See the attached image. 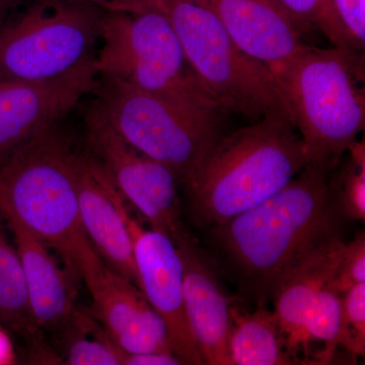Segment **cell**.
Wrapping results in <instances>:
<instances>
[{
	"label": "cell",
	"mask_w": 365,
	"mask_h": 365,
	"mask_svg": "<svg viewBox=\"0 0 365 365\" xmlns=\"http://www.w3.org/2000/svg\"><path fill=\"white\" fill-rule=\"evenodd\" d=\"M302 32L319 31L334 47L347 51L355 49L332 0H271ZM360 53V52H359Z\"/></svg>",
	"instance_id": "44dd1931"
},
{
	"label": "cell",
	"mask_w": 365,
	"mask_h": 365,
	"mask_svg": "<svg viewBox=\"0 0 365 365\" xmlns=\"http://www.w3.org/2000/svg\"><path fill=\"white\" fill-rule=\"evenodd\" d=\"M102 9L106 13H117V11H128L135 0H81Z\"/></svg>",
	"instance_id": "83f0119b"
},
{
	"label": "cell",
	"mask_w": 365,
	"mask_h": 365,
	"mask_svg": "<svg viewBox=\"0 0 365 365\" xmlns=\"http://www.w3.org/2000/svg\"><path fill=\"white\" fill-rule=\"evenodd\" d=\"M362 53L309 45L272 72L312 162L332 170L365 124Z\"/></svg>",
	"instance_id": "277c9868"
},
{
	"label": "cell",
	"mask_w": 365,
	"mask_h": 365,
	"mask_svg": "<svg viewBox=\"0 0 365 365\" xmlns=\"http://www.w3.org/2000/svg\"><path fill=\"white\" fill-rule=\"evenodd\" d=\"M62 122L25 144L0 167V212L39 237L74 277L83 279L104 262L81 225L71 136Z\"/></svg>",
	"instance_id": "3957f363"
},
{
	"label": "cell",
	"mask_w": 365,
	"mask_h": 365,
	"mask_svg": "<svg viewBox=\"0 0 365 365\" xmlns=\"http://www.w3.org/2000/svg\"><path fill=\"white\" fill-rule=\"evenodd\" d=\"M312 163L284 115L270 114L222 134L187 188L198 225L213 227L256 207Z\"/></svg>",
	"instance_id": "7a4b0ae2"
},
{
	"label": "cell",
	"mask_w": 365,
	"mask_h": 365,
	"mask_svg": "<svg viewBox=\"0 0 365 365\" xmlns=\"http://www.w3.org/2000/svg\"><path fill=\"white\" fill-rule=\"evenodd\" d=\"M355 49L364 53L365 0H332Z\"/></svg>",
	"instance_id": "484cf974"
},
{
	"label": "cell",
	"mask_w": 365,
	"mask_h": 365,
	"mask_svg": "<svg viewBox=\"0 0 365 365\" xmlns=\"http://www.w3.org/2000/svg\"><path fill=\"white\" fill-rule=\"evenodd\" d=\"M346 242L339 228L321 240L285 274L274 290L275 314L287 351L297 364L304 350V328L324 287L335 277Z\"/></svg>",
	"instance_id": "9a60e30c"
},
{
	"label": "cell",
	"mask_w": 365,
	"mask_h": 365,
	"mask_svg": "<svg viewBox=\"0 0 365 365\" xmlns=\"http://www.w3.org/2000/svg\"><path fill=\"white\" fill-rule=\"evenodd\" d=\"M346 160L329 180L338 212L346 220L365 222V143L354 141L346 151Z\"/></svg>",
	"instance_id": "ffe728a7"
},
{
	"label": "cell",
	"mask_w": 365,
	"mask_h": 365,
	"mask_svg": "<svg viewBox=\"0 0 365 365\" xmlns=\"http://www.w3.org/2000/svg\"><path fill=\"white\" fill-rule=\"evenodd\" d=\"M122 213L133 247L139 289L163 319L173 352L186 364H203L187 319L184 265L179 248L169 235L146 230L126 208Z\"/></svg>",
	"instance_id": "8fae6325"
},
{
	"label": "cell",
	"mask_w": 365,
	"mask_h": 365,
	"mask_svg": "<svg viewBox=\"0 0 365 365\" xmlns=\"http://www.w3.org/2000/svg\"><path fill=\"white\" fill-rule=\"evenodd\" d=\"M338 346L353 357L365 353V283L341 294V322Z\"/></svg>",
	"instance_id": "cb8c5ba5"
},
{
	"label": "cell",
	"mask_w": 365,
	"mask_h": 365,
	"mask_svg": "<svg viewBox=\"0 0 365 365\" xmlns=\"http://www.w3.org/2000/svg\"><path fill=\"white\" fill-rule=\"evenodd\" d=\"M228 350L232 365L297 364L287 351L275 314L264 307L252 313L232 307Z\"/></svg>",
	"instance_id": "ac0fdd59"
},
{
	"label": "cell",
	"mask_w": 365,
	"mask_h": 365,
	"mask_svg": "<svg viewBox=\"0 0 365 365\" xmlns=\"http://www.w3.org/2000/svg\"><path fill=\"white\" fill-rule=\"evenodd\" d=\"M330 283L319 294L304 328V354L307 357L309 356L313 343L323 344V349L319 351L317 359L318 364H329L339 347L341 294L331 287Z\"/></svg>",
	"instance_id": "7402d4cb"
},
{
	"label": "cell",
	"mask_w": 365,
	"mask_h": 365,
	"mask_svg": "<svg viewBox=\"0 0 365 365\" xmlns=\"http://www.w3.org/2000/svg\"><path fill=\"white\" fill-rule=\"evenodd\" d=\"M93 59L98 76L117 79L192 111H225L206 93L169 19L153 6L105 13Z\"/></svg>",
	"instance_id": "5b68a950"
},
{
	"label": "cell",
	"mask_w": 365,
	"mask_h": 365,
	"mask_svg": "<svg viewBox=\"0 0 365 365\" xmlns=\"http://www.w3.org/2000/svg\"><path fill=\"white\" fill-rule=\"evenodd\" d=\"M365 283V235L360 232L350 242H346L335 277L331 287L339 294L355 285Z\"/></svg>",
	"instance_id": "d4e9b609"
},
{
	"label": "cell",
	"mask_w": 365,
	"mask_h": 365,
	"mask_svg": "<svg viewBox=\"0 0 365 365\" xmlns=\"http://www.w3.org/2000/svg\"><path fill=\"white\" fill-rule=\"evenodd\" d=\"M0 212V324L28 340L39 339L33 318L23 264L2 230Z\"/></svg>",
	"instance_id": "d6986e66"
},
{
	"label": "cell",
	"mask_w": 365,
	"mask_h": 365,
	"mask_svg": "<svg viewBox=\"0 0 365 365\" xmlns=\"http://www.w3.org/2000/svg\"><path fill=\"white\" fill-rule=\"evenodd\" d=\"M0 21V81L56 78L95 58L106 11L81 0H26Z\"/></svg>",
	"instance_id": "ba28073f"
},
{
	"label": "cell",
	"mask_w": 365,
	"mask_h": 365,
	"mask_svg": "<svg viewBox=\"0 0 365 365\" xmlns=\"http://www.w3.org/2000/svg\"><path fill=\"white\" fill-rule=\"evenodd\" d=\"M330 173L321 163H309L275 195L211 227L242 289L259 307L307 252L338 230Z\"/></svg>",
	"instance_id": "6da1fadb"
},
{
	"label": "cell",
	"mask_w": 365,
	"mask_h": 365,
	"mask_svg": "<svg viewBox=\"0 0 365 365\" xmlns=\"http://www.w3.org/2000/svg\"><path fill=\"white\" fill-rule=\"evenodd\" d=\"M222 21L240 49L271 72L306 49L304 33L271 0H196Z\"/></svg>",
	"instance_id": "5bb4252c"
},
{
	"label": "cell",
	"mask_w": 365,
	"mask_h": 365,
	"mask_svg": "<svg viewBox=\"0 0 365 365\" xmlns=\"http://www.w3.org/2000/svg\"><path fill=\"white\" fill-rule=\"evenodd\" d=\"M184 265L185 309L203 364L232 365L228 337L232 300L207 260L189 240L178 245Z\"/></svg>",
	"instance_id": "2e32d148"
},
{
	"label": "cell",
	"mask_w": 365,
	"mask_h": 365,
	"mask_svg": "<svg viewBox=\"0 0 365 365\" xmlns=\"http://www.w3.org/2000/svg\"><path fill=\"white\" fill-rule=\"evenodd\" d=\"M83 280L93 300V313L120 349L175 354L165 322L136 285L105 263Z\"/></svg>",
	"instance_id": "4fadbf2b"
},
{
	"label": "cell",
	"mask_w": 365,
	"mask_h": 365,
	"mask_svg": "<svg viewBox=\"0 0 365 365\" xmlns=\"http://www.w3.org/2000/svg\"><path fill=\"white\" fill-rule=\"evenodd\" d=\"M184 360L173 353H124L123 365H182Z\"/></svg>",
	"instance_id": "4316f807"
},
{
	"label": "cell",
	"mask_w": 365,
	"mask_h": 365,
	"mask_svg": "<svg viewBox=\"0 0 365 365\" xmlns=\"http://www.w3.org/2000/svg\"><path fill=\"white\" fill-rule=\"evenodd\" d=\"M91 95L127 143L172 170L187 187L223 134L220 113L184 109L117 79L98 76Z\"/></svg>",
	"instance_id": "52a82bcc"
},
{
	"label": "cell",
	"mask_w": 365,
	"mask_h": 365,
	"mask_svg": "<svg viewBox=\"0 0 365 365\" xmlns=\"http://www.w3.org/2000/svg\"><path fill=\"white\" fill-rule=\"evenodd\" d=\"M93 59L37 81H0V167L16 150L59 124L97 86Z\"/></svg>",
	"instance_id": "30bf717a"
},
{
	"label": "cell",
	"mask_w": 365,
	"mask_h": 365,
	"mask_svg": "<svg viewBox=\"0 0 365 365\" xmlns=\"http://www.w3.org/2000/svg\"><path fill=\"white\" fill-rule=\"evenodd\" d=\"M20 255L33 318L40 330L69 329L78 313L74 276L59 267L49 247L13 220H6Z\"/></svg>",
	"instance_id": "e0dca14e"
},
{
	"label": "cell",
	"mask_w": 365,
	"mask_h": 365,
	"mask_svg": "<svg viewBox=\"0 0 365 365\" xmlns=\"http://www.w3.org/2000/svg\"><path fill=\"white\" fill-rule=\"evenodd\" d=\"M85 143L125 201L175 244L189 240L181 220L178 182L172 170L132 148L93 101L83 115Z\"/></svg>",
	"instance_id": "9c48e42d"
},
{
	"label": "cell",
	"mask_w": 365,
	"mask_h": 365,
	"mask_svg": "<svg viewBox=\"0 0 365 365\" xmlns=\"http://www.w3.org/2000/svg\"><path fill=\"white\" fill-rule=\"evenodd\" d=\"M71 163L81 225L91 246L108 267L139 288L133 247L122 213L123 196L88 146L79 150L72 139Z\"/></svg>",
	"instance_id": "7c38bea8"
},
{
	"label": "cell",
	"mask_w": 365,
	"mask_h": 365,
	"mask_svg": "<svg viewBox=\"0 0 365 365\" xmlns=\"http://www.w3.org/2000/svg\"><path fill=\"white\" fill-rule=\"evenodd\" d=\"M139 4L155 7L169 19L199 83L223 111L259 119L281 114L290 121L272 72L240 49L210 9L196 0H139Z\"/></svg>",
	"instance_id": "8992f818"
},
{
	"label": "cell",
	"mask_w": 365,
	"mask_h": 365,
	"mask_svg": "<svg viewBox=\"0 0 365 365\" xmlns=\"http://www.w3.org/2000/svg\"><path fill=\"white\" fill-rule=\"evenodd\" d=\"M86 325L93 337L74 336L66 350V361L69 365H123L124 351L105 332L86 318Z\"/></svg>",
	"instance_id": "603a6c76"
}]
</instances>
